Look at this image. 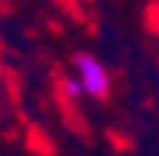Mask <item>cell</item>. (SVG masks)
I'll return each instance as SVG.
<instances>
[{
  "label": "cell",
  "instance_id": "cell-1",
  "mask_svg": "<svg viewBox=\"0 0 159 156\" xmlns=\"http://www.w3.org/2000/svg\"><path fill=\"white\" fill-rule=\"evenodd\" d=\"M73 77L80 80V87H83L86 97H96V100L109 97V70L93 53H76L73 57Z\"/></svg>",
  "mask_w": 159,
  "mask_h": 156
},
{
  "label": "cell",
  "instance_id": "cell-3",
  "mask_svg": "<svg viewBox=\"0 0 159 156\" xmlns=\"http://www.w3.org/2000/svg\"><path fill=\"white\" fill-rule=\"evenodd\" d=\"M0 100H3V87H0Z\"/></svg>",
  "mask_w": 159,
  "mask_h": 156
},
{
  "label": "cell",
  "instance_id": "cell-2",
  "mask_svg": "<svg viewBox=\"0 0 159 156\" xmlns=\"http://www.w3.org/2000/svg\"><path fill=\"white\" fill-rule=\"evenodd\" d=\"M63 97H66V100H73V103H76L80 97H86V93H83V87H80V80H76V77H66V80H63Z\"/></svg>",
  "mask_w": 159,
  "mask_h": 156
}]
</instances>
